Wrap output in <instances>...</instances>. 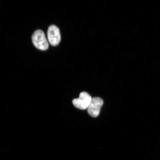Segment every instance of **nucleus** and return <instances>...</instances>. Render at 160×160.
<instances>
[{
	"instance_id": "obj_1",
	"label": "nucleus",
	"mask_w": 160,
	"mask_h": 160,
	"mask_svg": "<svg viewBox=\"0 0 160 160\" xmlns=\"http://www.w3.org/2000/svg\"><path fill=\"white\" fill-rule=\"evenodd\" d=\"M33 45L38 49L45 51L48 48L49 44L46 38L44 33L41 30L35 32L32 36Z\"/></svg>"
},
{
	"instance_id": "obj_3",
	"label": "nucleus",
	"mask_w": 160,
	"mask_h": 160,
	"mask_svg": "<svg viewBox=\"0 0 160 160\" xmlns=\"http://www.w3.org/2000/svg\"><path fill=\"white\" fill-rule=\"evenodd\" d=\"M103 103V100L101 98H92L88 108V113L92 117H97L99 115L100 110Z\"/></svg>"
},
{
	"instance_id": "obj_2",
	"label": "nucleus",
	"mask_w": 160,
	"mask_h": 160,
	"mask_svg": "<svg viewBox=\"0 0 160 160\" xmlns=\"http://www.w3.org/2000/svg\"><path fill=\"white\" fill-rule=\"evenodd\" d=\"M92 98L87 92H82L79 95L78 98L74 99L72 103L76 108L81 110L88 108L91 103Z\"/></svg>"
},
{
	"instance_id": "obj_4",
	"label": "nucleus",
	"mask_w": 160,
	"mask_h": 160,
	"mask_svg": "<svg viewBox=\"0 0 160 160\" xmlns=\"http://www.w3.org/2000/svg\"><path fill=\"white\" fill-rule=\"evenodd\" d=\"M47 34L48 39L51 45L56 46L58 45L61 41V37L59 29L57 26L54 25L50 26Z\"/></svg>"
}]
</instances>
